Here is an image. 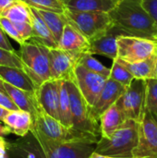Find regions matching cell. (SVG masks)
I'll return each mask as SVG.
<instances>
[{
	"instance_id": "6da1fadb",
	"label": "cell",
	"mask_w": 157,
	"mask_h": 158,
	"mask_svg": "<svg viewBox=\"0 0 157 158\" xmlns=\"http://www.w3.org/2000/svg\"><path fill=\"white\" fill-rule=\"evenodd\" d=\"M114 26L125 35L157 42V26L141 4V0H121L109 12Z\"/></svg>"
},
{
	"instance_id": "7a4b0ae2",
	"label": "cell",
	"mask_w": 157,
	"mask_h": 158,
	"mask_svg": "<svg viewBox=\"0 0 157 158\" xmlns=\"http://www.w3.org/2000/svg\"><path fill=\"white\" fill-rule=\"evenodd\" d=\"M32 127L31 132L34 137L58 143H94L98 142L100 137L79 131L73 128H68L60 123L59 120L42 112L32 118Z\"/></svg>"
},
{
	"instance_id": "3957f363",
	"label": "cell",
	"mask_w": 157,
	"mask_h": 158,
	"mask_svg": "<svg viewBox=\"0 0 157 158\" xmlns=\"http://www.w3.org/2000/svg\"><path fill=\"white\" fill-rule=\"evenodd\" d=\"M138 129L137 121L127 119L110 137H100L93 152L111 158H133L138 143Z\"/></svg>"
},
{
	"instance_id": "277c9868",
	"label": "cell",
	"mask_w": 157,
	"mask_h": 158,
	"mask_svg": "<svg viewBox=\"0 0 157 158\" xmlns=\"http://www.w3.org/2000/svg\"><path fill=\"white\" fill-rule=\"evenodd\" d=\"M17 53L22 62V69L38 88L44 81L51 80L49 48L29 39L19 45Z\"/></svg>"
},
{
	"instance_id": "5b68a950",
	"label": "cell",
	"mask_w": 157,
	"mask_h": 158,
	"mask_svg": "<svg viewBox=\"0 0 157 158\" xmlns=\"http://www.w3.org/2000/svg\"><path fill=\"white\" fill-rule=\"evenodd\" d=\"M64 15L68 23L84 35L89 42L105 34L114 26L109 13L106 12L79 11L67 7Z\"/></svg>"
},
{
	"instance_id": "8992f818",
	"label": "cell",
	"mask_w": 157,
	"mask_h": 158,
	"mask_svg": "<svg viewBox=\"0 0 157 158\" xmlns=\"http://www.w3.org/2000/svg\"><path fill=\"white\" fill-rule=\"evenodd\" d=\"M70 102V114L72 128L89 134L101 137L99 122L95 121L90 114V106L80 93L74 81H67Z\"/></svg>"
},
{
	"instance_id": "52a82bcc",
	"label": "cell",
	"mask_w": 157,
	"mask_h": 158,
	"mask_svg": "<svg viewBox=\"0 0 157 158\" xmlns=\"http://www.w3.org/2000/svg\"><path fill=\"white\" fill-rule=\"evenodd\" d=\"M146 80L133 79L116 102L127 119L140 123L145 114Z\"/></svg>"
},
{
	"instance_id": "ba28073f",
	"label": "cell",
	"mask_w": 157,
	"mask_h": 158,
	"mask_svg": "<svg viewBox=\"0 0 157 158\" xmlns=\"http://www.w3.org/2000/svg\"><path fill=\"white\" fill-rule=\"evenodd\" d=\"M118 57L129 62L146 60L157 53V42L130 35H119L117 39Z\"/></svg>"
},
{
	"instance_id": "9c48e42d",
	"label": "cell",
	"mask_w": 157,
	"mask_h": 158,
	"mask_svg": "<svg viewBox=\"0 0 157 158\" xmlns=\"http://www.w3.org/2000/svg\"><path fill=\"white\" fill-rule=\"evenodd\" d=\"M45 158H88L94 151L95 144L88 143H58L34 137Z\"/></svg>"
},
{
	"instance_id": "30bf717a",
	"label": "cell",
	"mask_w": 157,
	"mask_h": 158,
	"mask_svg": "<svg viewBox=\"0 0 157 158\" xmlns=\"http://www.w3.org/2000/svg\"><path fill=\"white\" fill-rule=\"evenodd\" d=\"M157 156V123L153 116L145 111L139 123L138 143L133 152V158H146Z\"/></svg>"
},
{
	"instance_id": "8fae6325",
	"label": "cell",
	"mask_w": 157,
	"mask_h": 158,
	"mask_svg": "<svg viewBox=\"0 0 157 158\" xmlns=\"http://www.w3.org/2000/svg\"><path fill=\"white\" fill-rule=\"evenodd\" d=\"M74 76V82L80 93L87 102L88 106L90 107L93 106L100 95L108 78L90 71L81 65L76 66Z\"/></svg>"
},
{
	"instance_id": "7c38bea8",
	"label": "cell",
	"mask_w": 157,
	"mask_h": 158,
	"mask_svg": "<svg viewBox=\"0 0 157 158\" xmlns=\"http://www.w3.org/2000/svg\"><path fill=\"white\" fill-rule=\"evenodd\" d=\"M49 62L51 79L74 81V70L78 62L67 52L58 47L49 48Z\"/></svg>"
},
{
	"instance_id": "4fadbf2b",
	"label": "cell",
	"mask_w": 157,
	"mask_h": 158,
	"mask_svg": "<svg viewBox=\"0 0 157 158\" xmlns=\"http://www.w3.org/2000/svg\"><path fill=\"white\" fill-rule=\"evenodd\" d=\"M61 81L48 80L42 83L36 90L35 95L43 113L59 120V91Z\"/></svg>"
},
{
	"instance_id": "5bb4252c",
	"label": "cell",
	"mask_w": 157,
	"mask_h": 158,
	"mask_svg": "<svg viewBox=\"0 0 157 158\" xmlns=\"http://www.w3.org/2000/svg\"><path fill=\"white\" fill-rule=\"evenodd\" d=\"M90 43L70 23H68L63 30L62 35L57 43V47L67 52L77 62L82 55L88 53Z\"/></svg>"
},
{
	"instance_id": "9a60e30c",
	"label": "cell",
	"mask_w": 157,
	"mask_h": 158,
	"mask_svg": "<svg viewBox=\"0 0 157 158\" xmlns=\"http://www.w3.org/2000/svg\"><path fill=\"white\" fill-rule=\"evenodd\" d=\"M125 90V86L108 78L97 100L93 106L90 107V114L92 118L95 121L99 122L101 115L119 99Z\"/></svg>"
},
{
	"instance_id": "2e32d148",
	"label": "cell",
	"mask_w": 157,
	"mask_h": 158,
	"mask_svg": "<svg viewBox=\"0 0 157 158\" xmlns=\"http://www.w3.org/2000/svg\"><path fill=\"white\" fill-rule=\"evenodd\" d=\"M119 35H125L119 29L113 26L108 31L100 37L90 41L88 53L92 56L99 55L106 56L112 60L118 57L117 39Z\"/></svg>"
},
{
	"instance_id": "e0dca14e",
	"label": "cell",
	"mask_w": 157,
	"mask_h": 158,
	"mask_svg": "<svg viewBox=\"0 0 157 158\" xmlns=\"http://www.w3.org/2000/svg\"><path fill=\"white\" fill-rule=\"evenodd\" d=\"M4 88L6 94L10 97L17 107L19 110L30 113L32 118L43 112L38 104L35 94L18 89L6 82H4Z\"/></svg>"
},
{
	"instance_id": "ac0fdd59",
	"label": "cell",
	"mask_w": 157,
	"mask_h": 158,
	"mask_svg": "<svg viewBox=\"0 0 157 158\" xmlns=\"http://www.w3.org/2000/svg\"><path fill=\"white\" fill-rule=\"evenodd\" d=\"M0 79L18 89L35 94L37 87L26 72L18 68L0 66Z\"/></svg>"
},
{
	"instance_id": "d6986e66",
	"label": "cell",
	"mask_w": 157,
	"mask_h": 158,
	"mask_svg": "<svg viewBox=\"0 0 157 158\" xmlns=\"http://www.w3.org/2000/svg\"><path fill=\"white\" fill-rule=\"evenodd\" d=\"M30 10H31V24L32 28V36L31 39L38 42L39 44L48 48L57 47L56 40L55 39L53 33L50 31L47 25L42 19L38 10L32 6H30Z\"/></svg>"
},
{
	"instance_id": "ffe728a7",
	"label": "cell",
	"mask_w": 157,
	"mask_h": 158,
	"mask_svg": "<svg viewBox=\"0 0 157 158\" xmlns=\"http://www.w3.org/2000/svg\"><path fill=\"white\" fill-rule=\"evenodd\" d=\"M2 121L8 128L10 133L12 132L18 136L24 137L31 131L33 119L30 113L18 109L8 111Z\"/></svg>"
},
{
	"instance_id": "44dd1931",
	"label": "cell",
	"mask_w": 157,
	"mask_h": 158,
	"mask_svg": "<svg viewBox=\"0 0 157 158\" xmlns=\"http://www.w3.org/2000/svg\"><path fill=\"white\" fill-rule=\"evenodd\" d=\"M126 120L127 118L124 114L115 103L108 109H106L99 118L101 137H110Z\"/></svg>"
},
{
	"instance_id": "7402d4cb",
	"label": "cell",
	"mask_w": 157,
	"mask_h": 158,
	"mask_svg": "<svg viewBox=\"0 0 157 158\" xmlns=\"http://www.w3.org/2000/svg\"><path fill=\"white\" fill-rule=\"evenodd\" d=\"M121 0H70L67 7L79 11H98L109 13Z\"/></svg>"
},
{
	"instance_id": "603a6c76",
	"label": "cell",
	"mask_w": 157,
	"mask_h": 158,
	"mask_svg": "<svg viewBox=\"0 0 157 158\" xmlns=\"http://www.w3.org/2000/svg\"><path fill=\"white\" fill-rule=\"evenodd\" d=\"M155 56L143 61L129 63L118 57V61L130 71L134 79H143L147 80L155 77Z\"/></svg>"
},
{
	"instance_id": "cb8c5ba5",
	"label": "cell",
	"mask_w": 157,
	"mask_h": 158,
	"mask_svg": "<svg viewBox=\"0 0 157 158\" xmlns=\"http://www.w3.org/2000/svg\"><path fill=\"white\" fill-rule=\"evenodd\" d=\"M39 14L41 15L42 19L47 25L50 31L53 33L55 39L58 43L64 27L68 23L66 16L62 13L53 12V11H47V10H39L37 9Z\"/></svg>"
},
{
	"instance_id": "d4e9b609",
	"label": "cell",
	"mask_w": 157,
	"mask_h": 158,
	"mask_svg": "<svg viewBox=\"0 0 157 158\" xmlns=\"http://www.w3.org/2000/svg\"><path fill=\"white\" fill-rule=\"evenodd\" d=\"M59 121L64 126L72 128L71 124V114H70V102L69 95L67 86V81H61L60 91H59Z\"/></svg>"
},
{
	"instance_id": "484cf974",
	"label": "cell",
	"mask_w": 157,
	"mask_h": 158,
	"mask_svg": "<svg viewBox=\"0 0 157 158\" xmlns=\"http://www.w3.org/2000/svg\"><path fill=\"white\" fill-rule=\"evenodd\" d=\"M0 16L5 17L12 22H29L31 23L30 6L23 1H19L7 9L0 13Z\"/></svg>"
},
{
	"instance_id": "4316f807",
	"label": "cell",
	"mask_w": 157,
	"mask_h": 158,
	"mask_svg": "<svg viewBox=\"0 0 157 158\" xmlns=\"http://www.w3.org/2000/svg\"><path fill=\"white\" fill-rule=\"evenodd\" d=\"M78 65L84 67L85 69H87L90 71L100 74L105 78H109L110 69L106 68L105 65H103L99 60L94 58L89 53H85L84 55H82L81 56V58L78 61Z\"/></svg>"
},
{
	"instance_id": "83f0119b",
	"label": "cell",
	"mask_w": 157,
	"mask_h": 158,
	"mask_svg": "<svg viewBox=\"0 0 157 158\" xmlns=\"http://www.w3.org/2000/svg\"><path fill=\"white\" fill-rule=\"evenodd\" d=\"M109 78L118 81L125 87L129 86L134 79L133 76L130 73V71L118 61V58H115L113 60L112 68L110 69Z\"/></svg>"
},
{
	"instance_id": "f1b7e54d",
	"label": "cell",
	"mask_w": 157,
	"mask_h": 158,
	"mask_svg": "<svg viewBox=\"0 0 157 158\" xmlns=\"http://www.w3.org/2000/svg\"><path fill=\"white\" fill-rule=\"evenodd\" d=\"M145 110L151 115H157V78L146 80Z\"/></svg>"
},
{
	"instance_id": "f546056e",
	"label": "cell",
	"mask_w": 157,
	"mask_h": 158,
	"mask_svg": "<svg viewBox=\"0 0 157 158\" xmlns=\"http://www.w3.org/2000/svg\"><path fill=\"white\" fill-rule=\"evenodd\" d=\"M25 3L39 10H47L62 14L67 9V6L61 0H26Z\"/></svg>"
},
{
	"instance_id": "4dcf8cb0",
	"label": "cell",
	"mask_w": 157,
	"mask_h": 158,
	"mask_svg": "<svg viewBox=\"0 0 157 158\" xmlns=\"http://www.w3.org/2000/svg\"><path fill=\"white\" fill-rule=\"evenodd\" d=\"M0 66L13 67L21 69L23 68L22 62L16 52H9L0 48Z\"/></svg>"
},
{
	"instance_id": "1f68e13d",
	"label": "cell",
	"mask_w": 157,
	"mask_h": 158,
	"mask_svg": "<svg viewBox=\"0 0 157 158\" xmlns=\"http://www.w3.org/2000/svg\"><path fill=\"white\" fill-rule=\"evenodd\" d=\"M0 26L3 29L4 32L6 34V36L15 40L19 45L24 43L11 20H9L8 19H6L5 17L0 16Z\"/></svg>"
},
{
	"instance_id": "d6a6232c",
	"label": "cell",
	"mask_w": 157,
	"mask_h": 158,
	"mask_svg": "<svg viewBox=\"0 0 157 158\" xmlns=\"http://www.w3.org/2000/svg\"><path fill=\"white\" fill-rule=\"evenodd\" d=\"M14 26L16 27L19 36L25 43L32 36V28L31 24L29 22H13Z\"/></svg>"
},
{
	"instance_id": "836d02e7",
	"label": "cell",
	"mask_w": 157,
	"mask_h": 158,
	"mask_svg": "<svg viewBox=\"0 0 157 158\" xmlns=\"http://www.w3.org/2000/svg\"><path fill=\"white\" fill-rule=\"evenodd\" d=\"M141 4L157 26V0H141Z\"/></svg>"
},
{
	"instance_id": "e575fe53",
	"label": "cell",
	"mask_w": 157,
	"mask_h": 158,
	"mask_svg": "<svg viewBox=\"0 0 157 158\" xmlns=\"http://www.w3.org/2000/svg\"><path fill=\"white\" fill-rule=\"evenodd\" d=\"M0 106L8 111H14L19 109L17 106L13 103V101L10 99V97L3 92H0Z\"/></svg>"
},
{
	"instance_id": "d590c367",
	"label": "cell",
	"mask_w": 157,
	"mask_h": 158,
	"mask_svg": "<svg viewBox=\"0 0 157 158\" xmlns=\"http://www.w3.org/2000/svg\"><path fill=\"white\" fill-rule=\"evenodd\" d=\"M0 48L5 49L9 52H16V50L10 44L6 34L4 32L3 29L1 28V26H0Z\"/></svg>"
},
{
	"instance_id": "8d00e7d4",
	"label": "cell",
	"mask_w": 157,
	"mask_h": 158,
	"mask_svg": "<svg viewBox=\"0 0 157 158\" xmlns=\"http://www.w3.org/2000/svg\"><path fill=\"white\" fill-rule=\"evenodd\" d=\"M19 0H0V13L7 9L13 4L19 2Z\"/></svg>"
},
{
	"instance_id": "74e56055",
	"label": "cell",
	"mask_w": 157,
	"mask_h": 158,
	"mask_svg": "<svg viewBox=\"0 0 157 158\" xmlns=\"http://www.w3.org/2000/svg\"><path fill=\"white\" fill-rule=\"evenodd\" d=\"M6 148H7V143L5 141L4 137H0V158H7Z\"/></svg>"
},
{
	"instance_id": "f35d334b",
	"label": "cell",
	"mask_w": 157,
	"mask_h": 158,
	"mask_svg": "<svg viewBox=\"0 0 157 158\" xmlns=\"http://www.w3.org/2000/svg\"><path fill=\"white\" fill-rule=\"evenodd\" d=\"M9 133H10V131L8 130V128L6 125H3L0 123V137H4Z\"/></svg>"
},
{
	"instance_id": "ab89813d",
	"label": "cell",
	"mask_w": 157,
	"mask_h": 158,
	"mask_svg": "<svg viewBox=\"0 0 157 158\" xmlns=\"http://www.w3.org/2000/svg\"><path fill=\"white\" fill-rule=\"evenodd\" d=\"M88 158H111V157H109V156H102V155L96 154L95 152H93Z\"/></svg>"
},
{
	"instance_id": "60d3db41",
	"label": "cell",
	"mask_w": 157,
	"mask_h": 158,
	"mask_svg": "<svg viewBox=\"0 0 157 158\" xmlns=\"http://www.w3.org/2000/svg\"><path fill=\"white\" fill-rule=\"evenodd\" d=\"M7 112H8V110H6V109H5V108L0 106V120L1 121L3 120V118H5V116L6 115Z\"/></svg>"
},
{
	"instance_id": "b9f144b4",
	"label": "cell",
	"mask_w": 157,
	"mask_h": 158,
	"mask_svg": "<svg viewBox=\"0 0 157 158\" xmlns=\"http://www.w3.org/2000/svg\"><path fill=\"white\" fill-rule=\"evenodd\" d=\"M0 92H3V93H6L5 91V88H4V81L0 79Z\"/></svg>"
},
{
	"instance_id": "7bdbcfd3",
	"label": "cell",
	"mask_w": 157,
	"mask_h": 158,
	"mask_svg": "<svg viewBox=\"0 0 157 158\" xmlns=\"http://www.w3.org/2000/svg\"><path fill=\"white\" fill-rule=\"evenodd\" d=\"M154 78H157V53L156 56H155V77Z\"/></svg>"
},
{
	"instance_id": "ee69618b",
	"label": "cell",
	"mask_w": 157,
	"mask_h": 158,
	"mask_svg": "<svg viewBox=\"0 0 157 158\" xmlns=\"http://www.w3.org/2000/svg\"><path fill=\"white\" fill-rule=\"evenodd\" d=\"M61 1H62V2H63V3H64L65 5H66V6H67V5H68V2H69L70 0H61Z\"/></svg>"
},
{
	"instance_id": "f6af8a7d",
	"label": "cell",
	"mask_w": 157,
	"mask_h": 158,
	"mask_svg": "<svg viewBox=\"0 0 157 158\" xmlns=\"http://www.w3.org/2000/svg\"><path fill=\"white\" fill-rule=\"evenodd\" d=\"M153 116V118H154V119L155 120V122L157 123V115H152Z\"/></svg>"
},
{
	"instance_id": "bcb514c9",
	"label": "cell",
	"mask_w": 157,
	"mask_h": 158,
	"mask_svg": "<svg viewBox=\"0 0 157 158\" xmlns=\"http://www.w3.org/2000/svg\"><path fill=\"white\" fill-rule=\"evenodd\" d=\"M20 1H23V2H25V1H26V0H20Z\"/></svg>"
},
{
	"instance_id": "7dc6e473",
	"label": "cell",
	"mask_w": 157,
	"mask_h": 158,
	"mask_svg": "<svg viewBox=\"0 0 157 158\" xmlns=\"http://www.w3.org/2000/svg\"><path fill=\"white\" fill-rule=\"evenodd\" d=\"M146 158H153V157H146Z\"/></svg>"
},
{
	"instance_id": "c3c4849f",
	"label": "cell",
	"mask_w": 157,
	"mask_h": 158,
	"mask_svg": "<svg viewBox=\"0 0 157 158\" xmlns=\"http://www.w3.org/2000/svg\"><path fill=\"white\" fill-rule=\"evenodd\" d=\"M156 158H157V156H156Z\"/></svg>"
}]
</instances>
